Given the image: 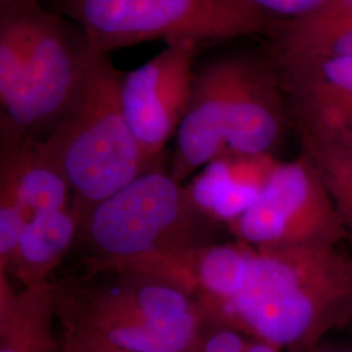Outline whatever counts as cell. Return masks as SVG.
<instances>
[{
	"instance_id": "9a60e30c",
	"label": "cell",
	"mask_w": 352,
	"mask_h": 352,
	"mask_svg": "<svg viewBox=\"0 0 352 352\" xmlns=\"http://www.w3.org/2000/svg\"><path fill=\"white\" fill-rule=\"evenodd\" d=\"M352 56V0H324L304 16L287 20L277 64Z\"/></svg>"
},
{
	"instance_id": "ffe728a7",
	"label": "cell",
	"mask_w": 352,
	"mask_h": 352,
	"mask_svg": "<svg viewBox=\"0 0 352 352\" xmlns=\"http://www.w3.org/2000/svg\"><path fill=\"white\" fill-rule=\"evenodd\" d=\"M58 331L63 352H138L118 347L60 318H58Z\"/></svg>"
},
{
	"instance_id": "52a82bcc",
	"label": "cell",
	"mask_w": 352,
	"mask_h": 352,
	"mask_svg": "<svg viewBox=\"0 0 352 352\" xmlns=\"http://www.w3.org/2000/svg\"><path fill=\"white\" fill-rule=\"evenodd\" d=\"M214 225L182 183L154 168L96 205L78 235L91 257L124 258L210 244Z\"/></svg>"
},
{
	"instance_id": "7a4b0ae2",
	"label": "cell",
	"mask_w": 352,
	"mask_h": 352,
	"mask_svg": "<svg viewBox=\"0 0 352 352\" xmlns=\"http://www.w3.org/2000/svg\"><path fill=\"white\" fill-rule=\"evenodd\" d=\"M283 94L277 71L256 59L225 58L195 72L170 175L182 183L225 151L270 154L286 126Z\"/></svg>"
},
{
	"instance_id": "277c9868",
	"label": "cell",
	"mask_w": 352,
	"mask_h": 352,
	"mask_svg": "<svg viewBox=\"0 0 352 352\" xmlns=\"http://www.w3.org/2000/svg\"><path fill=\"white\" fill-rule=\"evenodd\" d=\"M52 285L56 317L138 352H189L206 322L201 307L155 279L124 272Z\"/></svg>"
},
{
	"instance_id": "5bb4252c",
	"label": "cell",
	"mask_w": 352,
	"mask_h": 352,
	"mask_svg": "<svg viewBox=\"0 0 352 352\" xmlns=\"http://www.w3.org/2000/svg\"><path fill=\"white\" fill-rule=\"evenodd\" d=\"M0 352H63L52 283L16 291L0 273Z\"/></svg>"
},
{
	"instance_id": "4fadbf2b",
	"label": "cell",
	"mask_w": 352,
	"mask_h": 352,
	"mask_svg": "<svg viewBox=\"0 0 352 352\" xmlns=\"http://www.w3.org/2000/svg\"><path fill=\"white\" fill-rule=\"evenodd\" d=\"M0 186L10 189L30 219L72 208V189L43 140L1 133Z\"/></svg>"
},
{
	"instance_id": "d6986e66",
	"label": "cell",
	"mask_w": 352,
	"mask_h": 352,
	"mask_svg": "<svg viewBox=\"0 0 352 352\" xmlns=\"http://www.w3.org/2000/svg\"><path fill=\"white\" fill-rule=\"evenodd\" d=\"M251 340L236 327L206 321L189 352H245Z\"/></svg>"
},
{
	"instance_id": "e0dca14e",
	"label": "cell",
	"mask_w": 352,
	"mask_h": 352,
	"mask_svg": "<svg viewBox=\"0 0 352 352\" xmlns=\"http://www.w3.org/2000/svg\"><path fill=\"white\" fill-rule=\"evenodd\" d=\"M302 154L314 164L352 241V146L300 139Z\"/></svg>"
},
{
	"instance_id": "7c38bea8",
	"label": "cell",
	"mask_w": 352,
	"mask_h": 352,
	"mask_svg": "<svg viewBox=\"0 0 352 352\" xmlns=\"http://www.w3.org/2000/svg\"><path fill=\"white\" fill-rule=\"evenodd\" d=\"M278 164L272 154L225 151L202 167L187 190L212 222L230 225L257 201Z\"/></svg>"
},
{
	"instance_id": "6da1fadb",
	"label": "cell",
	"mask_w": 352,
	"mask_h": 352,
	"mask_svg": "<svg viewBox=\"0 0 352 352\" xmlns=\"http://www.w3.org/2000/svg\"><path fill=\"white\" fill-rule=\"evenodd\" d=\"M227 324L286 352L351 327L352 254L340 247L253 248Z\"/></svg>"
},
{
	"instance_id": "30bf717a",
	"label": "cell",
	"mask_w": 352,
	"mask_h": 352,
	"mask_svg": "<svg viewBox=\"0 0 352 352\" xmlns=\"http://www.w3.org/2000/svg\"><path fill=\"white\" fill-rule=\"evenodd\" d=\"M199 47L192 39L167 42L162 52L122 77L126 124L153 168L187 110Z\"/></svg>"
},
{
	"instance_id": "7402d4cb",
	"label": "cell",
	"mask_w": 352,
	"mask_h": 352,
	"mask_svg": "<svg viewBox=\"0 0 352 352\" xmlns=\"http://www.w3.org/2000/svg\"><path fill=\"white\" fill-rule=\"evenodd\" d=\"M302 352H352V338L343 340H330L327 338Z\"/></svg>"
},
{
	"instance_id": "ba28073f",
	"label": "cell",
	"mask_w": 352,
	"mask_h": 352,
	"mask_svg": "<svg viewBox=\"0 0 352 352\" xmlns=\"http://www.w3.org/2000/svg\"><path fill=\"white\" fill-rule=\"evenodd\" d=\"M228 227L256 250L340 247L349 239L322 179L302 153L279 162L257 201Z\"/></svg>"
},
{
	"instance_id": "44dd1931",
	"label": "cell",
	"mask_w": 352,
	"mask_h": 352,
	"mask_svg": "<svg viewBox=\"0 0 352 352\" xmlns=\"http://www.w3.org/2000/svg\"><path fill=\"white\" fill-rule=\"evenodd\" d=\"M256 10L264 14H279L289 20L314 11L324 0H247Z\"/></svg>"
},
{
	"instance_id": "603a6c76",
	"label": "cell",
	"mask_w": 352,
	"mask_h": 352,
	"mask_svg": "<svg viewBox=\"0 0 352 352\" xmlns=\"http://www.w3.org/2000/svg\"><path fill=\"white\" fill-rule=\"evenodd\" d=\"M245 352H282L273 344H269L263 340H253L250 342V346Z\"/></svg>"
},
{
	"instance_id": "8992f818",
	"label": "cell",
	"mask_w": 352,
	"mask_h": 352,
	"mask_svg": "<svg viewBox=\"0 0 352 352\" xmlns=\"http://www.w3.org/2000/svg\"><path fill=\"white\" fill-rule=\"evenodd\" d=\"M93 52L78 26L39 1L28 42L0 62L1 133H49L75 98Z\"/></svg>"
},
{
	"instance_id": "2e32d148",
	"label": "cell",
	"mask_w": 352,
	"mask_h": 352,
	"mask_svg": "<svg viewBox=\"0 0 352 352\" xmlns=\"http://www.w3.org/2000/svg\"><path fill=\"white\" fill-rule=\"evenodd\" d=\"M80 234L74 209L38 213L28 222L6 276L12 274L23 287L49 283Z\"/></svg>"
},
{
	"instance_id": "ac0fdd59",
	"label": "cell",
	"mask_w": 352,
	"mask_h": 352,
	"mask_svg": "<svg viewBox=\"0 0 352 352\" xmlns=\"http://www.w3.org/2000/svg\"><path fill=\"white\" fill-rule=\"evenodd\" d=\"M29 221V214L12 192L0 186V273L8 270Z\"/></svg>"
},
{
	"instance_id": "3957f363",
	"label": "cell",
	"mask_w": 352,
	"mask_h": 352,
	"mask_svg": "<svg viewBox=\"0 0 352 352\" xmlns=\"http://www.w3.org/2000/svg\"><path fill=\"white\" fill-rule=\"evenodd\" d=\"M122 77L107 55L93 52L75 98L42 138L68 179L80 228L96 205L154 170L126 124Z\"/></svg>"
},
{
	"instance_id": "9c48e42d",
	"label": "cell",
	"mask_w": 352,
	"mask_h": 352,
	"mask_svg": "<svg viewBox=\"0 0 352 352\" xmlns=\"http://www.w3.org/2000/svg\"><path fill=\"white\" fill-rule=\"evenodd\" d=\"M251 245L241 241L210 243L177 251L138 254L124 258L89 257V273L124 272L155 279L197 302L206 321L225 324L243 287Z\"/></svg>"
},
{
	"instance_id": "cb8c5ba5",
	"label": "cell",
	"mask_w": 352,
	"mask_h": 352,
	"mask_svg": "<svg viewBox=\"0 0 352 352\" xmlns=\"http://www.w3.org/2000/svg\"><path fill=\"white\" fill-rule=\"evenodd\" d=\"M351 327V329H352V325H351V327Z\"/></svg>"
},
{
	"instance_id": "8fae6325",
	"label": "cell",
	"mask_w": 352,
	"mask_h": 352,
	"mask_svg": "<svg viewBox=\"0 0 352 352\" xmlns=\"http://www.w3.org/2000/svg\"><path fill=\"white\" fill-rule=\"evenodd\" d=\"M277 67L299 139L352 146V56Z\"/></svg>"
},
{
	"instance_id": "5b68a950",
	"label": "cell",
	"mask_w": 352,
	"mask_h": 352,
	"mask_svg": "<svg viewBox=\"0 0 352 352\" xmlns=\"http://www.w3.org/2000/svg\"><path fill=\"white\" fill-rule=\"evenodd\" d=\"M71 20L98 54L146 41H225L267 29L247 0H45Z\"/></svg>"
}]
</instances>
